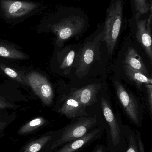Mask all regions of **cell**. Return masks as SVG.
<instances>
[{"label": "cell", "instance_id": "cell-24", "mask_svg": "<svg viewBox=\"0 0 152 152\" xmlns=\"http://www.w3.org/2000/svg\"><path fill=\"white\" fill-rule=\"evenodd\" d=\"M12 104L7 102L3 98L0 97V109L12 108Z\"/></svg>", "mask_w": 152, "mask_h": 152}, {"label": "cell", "instance_id": "cell-27", "mask_svg": "<svg viewBox=\"0 0 152 152\" xmlns=\"http://www.w3.org/2000/svg\"><path fill=\"white\" fill-rule=\"evenodd\" d=\"M2 115H1V113H0V122H1V121H3V120H4H4H2Z\"/></svg>", "mask_w": 152, "mask_h": 152}, {"label": "cell", "instance_id": "cell-26", "mask_svg": "<svg viewBox=\"0 0 152 152\" xmlns=\"http://www.w3.org/2000/svg\"><path fill=\"white\" fill-rule=\"evenodd\" d=\"M95 152H104V149L102 146H101L97 149Z\"/></svg>", "mask_w": 152, "mask_h": 152}, {"label": "cell", "instance_id": "cell-2", "mask_svg": "<svg viewBox=\"0 0 152 152\" xmlns=\"http://www.w3.org/2000/svg\"><path fill=\"white\" fill-rule=\"evenodd\" d=\"M96 123L95 118L83 117L73 124L67 126L62 129L59 137L50 147L49 152L53 151L67 143L84 136Z\"/></svg>", "mask_w": 152, "mask_h": 152}, {"label": "cell", "instance_id": "cell-25", "mask_svg": "<svg viewBox=\"0 0 152 152\" xmlns=\"http://www.w3.org/2000/svg\"><path fill=\"white\" fill-rule=\"evenodd\" d=\"M138 144H139V150H140V152H145L144 148L142 142V140L141 139V136H140V133L138 132Z\"/></svg>", "mask_w": 152, "mask_h": 152}, {"label": "cell", "instance_id": "cell-9", "mask_svg": "<svg viewBox=\"0 0 152 152\" xmlns=\"http://www.w3.org/2000/svg\"><path fill=\"white\" fill-rule=\"evenodd\" d=\"M1 5L4 15L8 18L23 17L37 7L35 3L15 0H2Z\"/></svg>", "mask_w": 152, "mask_h": 152}, {"label": "cell", "instance_id": "cell-16", "mask_svg": "<svg viewBox=\"0 0 152 152\" xmlns=\"http://www.w3.org/2000/svg\"><path fill=\"white\" fill-rule=\"evenodd\" d=\"M0 56L6 58L26 60L27 56L23 52L12 45L0 42Z\"/></svg>", "mask_w": 152, "mask_h": 152}, {"label": "cell", "instance_id": "cell-13", "mask_svg": "<svg viewBox=\"0 0 152 152\" xmlns=\"http://www.w3.org/2000/svg\"><path fill=\"white\" fill-rule=\"evenodd\" d=\"M100 130L95 129L88 132L79 139L69 142L51 152H75L97 138L100 134Z\"/></svg>", "mask_w": 152, "mask_h": 152}, {"label": "cell", "instance_id": "cell-21", "mask_svg": "<svg viewBox=\"0 0 152 152\" xmlns=\"http://www.w3.org/2000/svg\"><path fill=\"white\" fill-rule=\"evenodd\" d=\"M12 121V120L11 119L8 118L0 122V138L5 135L4 132L5 129L11 122Z\"/></svg>", "mask_w": 152, "mask_h": 152}, {"label": "cell", "instance_id": "cell-11", "mask_svg": "<svg viewBox=\"0 0 152 152\" xmlns=\"http://www.w3.org/2000/svg\"><path fill=\"white\" fill-rule=\"evenodd\" d=\"M101 105L103 112L104 116L109 126L110 135L114 146H117L120 142V129L114 113L105 98H101Z\"/></svg>", "mask_w": 152, "mask_h": 152}, {"label": "cell", "instance_id": "cell-3", "mask_svg": "<svg viewBox=\"0 0 152 152\" xmlns=\"http://www.w3.org/2000/svg\"><path fill=\"white\" fill-rule=\"evenodd\" d=\"M84 20L80 16L71 15L50 26L56 35V44L61 46L63 43L82 32Z\"/></svg>", "mask_w": 152, "mask_h": 152}, {"label": "cell", "instance_id": "cell-12", "mask_svg": "<svg viewBox=\"0 0 152 152\" xmlns=\"http://www.w3.org/2000/svg\"><path fill=\"white\" fill-rule=\"evenodd\" d=\"M86 108L77 99L69 94L59 112L69 118L83 117L86 115Z\"/></svg>", "mask_w": 152, "mask_h": 152}, {"label": "cell", "instance_id": "cell-20", "mask_svg": "<svg viewBox=\"0 0 152 152\" xmlns=\"http://www.w3.org/2000/svg\"><path fill=\"white\" fill-rule=\"evenodd\" d=\"M0 68L4 72L5 75L9 76L10 77L16 80L17 81H19L22 84L24 83V81L22 80L21 77L19 75L17 72L12 69L9 67L5 66L3 65H0Z\"/></svg>", "mask_w": 152, "mask_h": 152}, {"label": "cell", "instance_id": "cell-5", "mask_svg": "<svg viewBox=\"0 0 152 152\" xmlns=\"http://www.w3.org/2000/svg\"><path fill=\"white\" fill-rule=\"evenodd\" d=\"M27 80L29 85L44 104L50 105L52 102L54 92L48 80L37 72L29 73Z\"/></svg>", "mask_w": 152, "mask_h": 152}, {"label": "cell", "instance_id": "cell-22", "mask_svg": "<svg viewBox=\"0 0 152 152\" xmlns=\"http://www.w3.org/2000/svg\"><path fill=\"white\" fill-rule=\"evenodd\" d=\"M145 87L147 89V94H148V100H149V107H150V113L151 117L152 113V85L151 84H145Z\"/></svg>", "mask_w": 152, "mask_h": 152}, {"label": "cell", "instance_id": "cell-23", "mask_svg": "<svg viewBox=\"0 0 152 152\" xmlns=\"http://www.w3.org/2000/svg\"><path fill=\"white\" fill-rule=\"evenodd\" d=\"M126 152H138L135 141L132 135L129 137V145Z\"/></svg>", "mask_w": 152, "mask_h": 152}, {"label": "cell", "instance_id": "cell-17", "mask_svg": "<svg viewBox=\"0 0 152 152\" xmlns=\"http://www.w3.org/2000/svg\"><path fill=\"white\" fill-rule=\"evenodd\" d=\"M125 74L131 80L134 81L137 86L141 88L142 85L152 84L151 77L142 72L134 70L124 65Z\"/></svg>", "mask_w": 152, "mask_h": 152}, {"label": "cell", "instance_id": "cell-19", "mask_svg": "<svg viewBox=\"0 0 152 152\" xmlns=\"http://www.w3.org/2000/svg\"><path fill=\"white\" fill-rule=\"evenodd\" d=\"M136 10L141 14H145L150 10V4L146 0H134Z\"/></svg>", "mask_w": 152, "mask_h": 152}, {"label": "cell", "instance_id": "cell-1", "mask_svg": "<svg viewBox=\"0 0 152 152\" xmlns=\"http://www.w3.org/2000/svg\"><path fill=\"white\" fill-rule=\"evenodd\" d=\"M123 14L122 0H112L107 11L103 37L107 45L109 54L113 53L122 23Z\"/></svg>", "mask_w": 152, "mask_h": 152}, {"label": "cell", "instance_id": "cell-28", "mask_svg": "<svg viewBox=\"0 0 152 152\" xmlns=\"http://www.w3.org/2000/svg\"><path fill=\"white\" fill-rule=\"evenodd\" d=\"M149 1H152V0H149Z\"/></svg>", "mask_w": 152, "mask_h": 152}, {"label": "cell", "instance_id": "cell-8", "mask_svg": "<svg viewBox=\"0 0 152 152\" xmlns=\"http://www.w3.org/2000/svg\"><path fill=\"white\" fill-rule=\"evenodd\" d=\"M141 13L137 12L135 16L136 20V37L140 44L144 49L149 58L152 61V39L151 26L152 24V12H151L148 20L140 19Z\"/></svg>", "mask_w": 152, "mask_h": 152}, {"label": "cell", "instance_id": "cell-14", "mask_svg": "<svg viewBox=\"0 0 152 152\" xmlns=\"http://www.w3.org/2000/svg\"><path fill=\"white\" fill-rule=\"evenodd\" d=\"M124 63V65L129 68L142 72L149 77L147 68L142 59L134 48H129L126 53Z\"/></svg>", "mask_w": 152, "mask_h": 152}, {"label": "cell", "instance_id": "cell-7", "mask_svg": "<svg viewBox=\"0 0 152 152\" xmlns=\"http://www.w3.org/2000/svg\"><path fill=\"white\" fill-rule=\"evenodd\" d=\"M114 84L119 100L127 114L134 123L139 125V105L137 101L120 82L115 80Z\"/></svg>", "mask_w": 152, "mask_h": 152}, {"label": "cell", "instance_id": "cell-6", "mask_svg": "<svg viewBox=\"0 0 152 152\" xmlns=\"http://www.w3.org/2000/svg\"><path fill=\"white\" fill-rule=\"evenodd\" d=\"M61 131H49L33 137L26 142L18 152H49L50 147L59 137Z\"/></svg>", "mask_w": 152, "mask_h": 152}, {"label": "cell", "instance_id": "cell-18", "mask_svg": "<svg viewBox=\"0 0 152 152\" xmlns=\"http://www.w3.org/2000/svg\"><path fill=\"white\" fill-rule=\"evenodd\" d=\"M75 56L76 54L75 51L73 50H70L64 57L63 60L59 66L60 68L62 70L70 69L74 63Z\"/></svg>", "mask_w": 152, "mask_h": 152}, {"label": "cell", "instance_id": "cell-15", "mask_svg": "<svg viewBox=\"0 0 152 152\" xmlns=\"http://www.w3.org/2000/svg\"><path fill=\"white\" fill-rule=\"evenodd\" d=\"M46 121L43 117H37L25 123L20 127L17 134L21 136H27L35 134L44 126Z\"/></svg>", "mask_w": 152, "mask_h": 152}, {"label": "cell", "instance_id": "cell-10", "mask_svg": "<svg viewBox=\"0 0 152 152\" xmlns=\"http://www.w3.org/2000/svg\"><path fill=\"white\" fill-rule=\"evenodd\" d=\"M100 88V84H90L81 88L73 89L70 94L77 99L86 108L96 102L97 93Z\"/></svg>", "mask_w": 152, "mask_h": 152}, {"label": "cell", "instance_id": "cell-4", "mask_svg": "<svg viewBox=\"0 0 152 152\" xmlns=\"http://www.w3.org/2000/svg\"><path fill=\"white\" fill-rule=\"evenodd\" d=\"M103 33H100L93 41L88 42L81 50L76 65V74L82 78L88 74L93 62L98 54Z\"/></svg>", "mask_w": 152, "mask_h": 152}]
</instances>
